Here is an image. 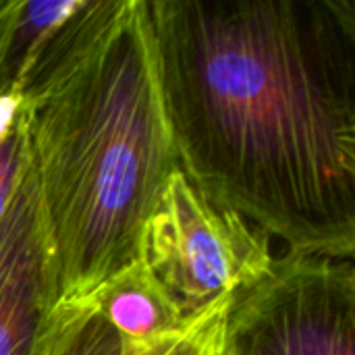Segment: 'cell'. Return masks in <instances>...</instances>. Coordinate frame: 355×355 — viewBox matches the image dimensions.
<instances>
[{
  "instance_id": "obj_1",
  "label": "cell",
  "mask_w": 355,
  "mask_h": 355,
  "mask_svg": "<svg viewBox=\"0 0 355 355\" xmlns=\"http://www.w3.org/2000/svg\"><path fill=\"white\" fill-rule=\"evenodd\" d=\"M179 168L289 252L354 260L355 0H148Z\"/></svg>"
},
{
  "instance_id": "obj_2",
  "label": "cell",
  "mask_w": 355,
  "mask_h": 355,
  "mask_svg": "<svg viewBox=\"0 0 355 355\" xmlns=\"http://www.w3.org/2000/svg\"><path fill=\"white\" fill-rule=\"evenodd\" d=\"M21 100L50 312L89 308L139 258L179 168L148 0H81L33 58Z\"/></svg>"
},
{
  "instance_id": "obj_3",
  "label": "cell",
  "mask_w": 355,
  "mask_h": 355,
  "mask_svg": "<svg viewBox=\"0 0 355 355\" xmlns=\"http://www.w3.org/2000/svg\"><path fill=\"white\" fill-rule=\"evenodd\" d=\"M139 258L187 320L254 285L275 256L262 229L175 168L144 227Z\"/></svg>"
},
{
  "instance_id": "obj_4",
  "label": "cell",
  "mask_w": 355,
  "mask_h": 355,
  "mask_svg": "<svg viewBox=\"0 0 355 355\" xmlns=\"http://www.w3.org/2000/svg\"><path fill=\"white\" fill-rule=\"evenodd\" d=\"M229 355H355L354 260L287 252L231 300Z\"/></svg>"
},
{
  "instance_id": "obj_5",
  "label": "cell",
  "mask_w": 355,
  "mask_h": 355,
  "mask_svg": "<svg viewBox=\"0 0 355 355\" xmlns=\"http://www.w3.org/2000/svg\"><path fill=\"white\" fill-rule=\"evenodd\" d=\"M56 314L48 304L46 241L29 154L0 220V355H50Z\"/></svg>"
},
{
  "instance_id": "obj_6",
  "label": "cell",
  "mask_w": 355,
  "mask_h": 355,
  "mask_svg": "<svg viewBox=\"0 0 355 355\" xmlns=\"http://www.w3.org/2000/svg\"><path fill=\"white\" fill-rule=\"evenodd\" d=\"M233 297H225L193 314L160 337L133 341L116 333L94 306L58 310L50 355H229L227 314Z\"/></svg>"
},
{
  "instance_id": "obj_7",
  "label": "cell",
  "mask_w": 355,
  "mask_h": 355,
  "mask_svg": "<svg viewBox=\"0 0 355 355\" xmlns=\"http://www.w3.org/2000/svg\"><path fill=\"white\" fill-rule=\"evenodd\" d=\"M94 308L116 333L133 341L160 337L185 322L141 258L98 293Z\"/></svg>"
},
{
  "instance_id": "obj_8",
  "label": "cell",
  "mask_w": 355,
  "mask_h": 355,
  "mask_svg": "<svg viewBox=\"0 0 355 355\" xmlns=\"http://www.w3.org/2000/svg\"><path fill=\"white\" fill-rule=\"evenodd\" d=\"M25 162H27V137H25L23 116L19 114L12 133L0 146V220L12 200Z\"/></svg>"
},
{
  "instance_id": "obj_9",
  "label": "cell",
  "mask_w": 355,
  "mask_h": 355,
  "mask_svg": "<svg viewBox=\"0 0 355 355\" xmlns=\"http://www.w3.org/2000/svg\"><path fill=\"white\" fill-rule=\"evenodd\" d=\"M2 4H4V0H0V8H2Z\"/></svg>"
}]
</instances>
